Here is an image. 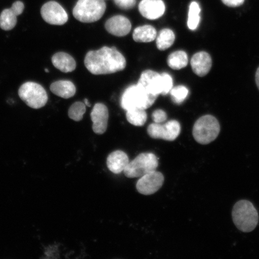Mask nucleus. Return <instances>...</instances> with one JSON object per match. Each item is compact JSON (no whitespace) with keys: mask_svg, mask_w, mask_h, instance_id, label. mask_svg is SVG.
Here are the masks:
<instances>
[{"mask_svg":"<svg viewBox=\"0 0 259 259\" xmlns=\"http://www.w3.org/2000/svg\"><path fill=\"white\" fill-rule=\"evenodd\" d=\"M84 63L89 72L96 75L114 73L124 70L126 66L124 57L114 47H105L89 52Z\"/></svg>","mask_w":259,"mask_h":259,"instance_id":"obj_1","label":"nucleus"},{"mask_svg":"<svg viewBox=\"0 0 259 259\" xmlns=\"http://www.w3.org/2000/svg\"><path fill=\"white\" fill-rule=\"evenodd\" d=\"M232 219L239 231L251 232L258 225V212L251 202L242 200L235 203L232 210Z\"/></svg>","mask_w":259,"mask_h":259,"instance_id":"obj_2","label":"nucleus"},{"mask_svg":"<svg viewBox=\"0 0 259 259\" xmlns=\"http://www.w3.org/2000/svg\"><path fill=\"white\" fill-rule=\"evenodd\" d=\"M157 97L149 93L143 87L138 83L130 86L124 91L121 99V105L125 111L145 110L154 104Z\"/></svg>","mask_w":259,"mask_h":259,"instance_id":"obj_3","label":"nucleus"},{"mask_svg":"<svg viewBox=\"0 0 259 259\" xmlns=\"http://www.w3.org/2000/svg\"><path fill=\"white\" fill-rule=\"evenodd\" d=\"M149 93L155 96L166 95L173 88V79L170 74H159L148 70L142 72L138 83Z\"/></svg>","mask_w":259,"mask_h":259,"instance_id":"obj_4","label":"nucleus"},{"mask_svg":"<svg viewBox=\"0 0 259 259\" xmlns=\"http://www.w3.org/2000/svg\"><path fill=\"white\" fill-rule=\"evenodd\" d=\"M105 0H78L73 10L74 17L83 23L99 21L104 15Z\"/></svg>","mask_w":259,"mask_h":259,"instance_id":"obj_5","label":"nucleus"},{"mask_svg":"<svg viewBox=\"0 0 259 259\" xmlns=\"http://www.w3.org/2000/svg\"><path fill=\"white\" fill-rule=\"evenodd\" d=\"M220 132V123L214 116L204 115L194 123L193 136L200 144L206 145L215 141Z\"/></svg>","mask_w":259,"mask_h":259,"instance_id":"obj_6","label":"nucleus"},{"mask_svg":"<svg viewBox=\"0 0 259 259\" xmlns=\"http://www.w3.org/2000/svg\"><path fill=\"white\" fill-rule=\"evenodd\" d=\"M158 166V160L156 155L152 153H143L130 161L123 172L129 178H141L151 171L156 170Z\"/></svg>","mask_w":259,"mask_h":259,"instance_id":"obj_7","label":"nucleus"},{"mask_svg":"<svg viewBox=\"0 0 259 259\" xmlns=\"http://www.w3.org/2000/svg\"><path fill=\"white\" fill-rule=\"evenodd\" d=\"M21 100L29 107L33 109H40L47 104L48 97L44 87L33 82H25L18 91Z\"/></svg>","mask_w":259,"mask_h":259,"instance_id":"obj_8","label":"nucleus"},{"mask_svg":"<svg viewBox=\"0 0 259 259\" xmlns=\"http://www.w3.org/2000/svg\"><path fill=\"white\" fill-rule=\"evenodd\" d=\"M147 132L151 138L174 141L179 137L181 125L176 120H171L164 124L154 122L148 126Z\"/></svg>","mask_w":259,"mask_h":259,"instance_id":"obj_9","label":"nucleus"},{"mask_svg":"<svg viewBox=\"0 0 259 259\" xmlns=\"http://www.w3.org/2000/svg\"><path fill=\"white\" fill-rule=\"evenodd\" d=\"M164 181V176L160 171H151L139 178L137 184V189L139 193L144 195H151L161 189Z\"/></svg>","mask_w":259,"mask_h":259,"instance_id":"obj_10","label":"nucleus"},{"mask_svg":"<svg viewBox=\"0 0 259 259\" xmlns=\"http://www.w3.org/2000/svg\"><path fill=\"white\" fill-rule=\"evenodd\" d=\"M42 18L51 25H62L68 21V15L64 8L56 2H49L41 9Z\"/></svg>","mask_w":259,"mask_h":259,"instance_id":"obj_11","label":"nucleus"},{"mask_svg":"<svg viewBox=\"0 0 259 259\" xmlns=\"http://www.w3.org/2000/svg\"><path fill=\"white\" fill-rule=\"evenodd\" d=\"M93 121V130L97 135L105 134L108 128L109 111L108 108L103 103H97L91 113Z\"/></svg>","mask_w":259,"mask_h":259,"instance_id":"obj_12","label":"nucleus"},{"mask_svg":"<svg viewBox=\"0 0 259 259\" xmlns=\"http://www.w3.org/2000/svg\"><path fill=\"white\" fill-rule=\"evenodd\" d=\"M24 8V3L17 1L12 5L11 9H5L0 15V28L5 31L15 28L17 23V16L22 14Z\"/></svg>","mask_w":259,"mask_h":259,"instance_id":"obj_13","label":"nucleus"},{"mask_svg":"<svg viewBox=\"0 0 259 259\" xmlns=\"http://www.w3.org/2000/svg\"><path fill=\"white\" fill-rule=\"evenodd\" d=\"M139 11L144 18L155 20L164 14V3L162 0H142L139 3Z\"/></svg>","mask_w":259,"mask_h":259,"instance_id":"obj_14","label":"nucleus"},{"mask_svg":"<svg viewBox=\"0 0 259 259\" xmlns=\"http://www.w3.org/2000/svg\"><path fill=\"white\" fill-rule=\"evenodd\" d=\"M106 30L115 36L123 37L131 30L132 24L129 19L121 15L113 16L105 24Z\"/></svg>","mask_w":259,"mask_h":259,"instance_id":"obj_15","label":"nucleus"},{"mask_svg":"<svg viewBox=\"0 0 259 259\" xmlns=\"http://www.w3.org/2000/svg\"><path fill=\"white\" fill-rule=\"evenodd\" d=\"M191 66L194 73L197 76H205L211 69V57L206 52H199L193 56L191 60Z\"/></svg>","mask_w":259,"mask_h":259,"instance_id":"obj_16","label":"nucleus"},{"mask_svg":"<svg viewBox=\"0 0 259 259\" xmlns=\"http://www.w3.org/2000/svg\"><path fill=\"white\" fill-rule=\"evenodd\" d=\"M129 162L128 155L125 152L116 150L108 155L106 164L112 173L119 174L124 171Z\"/></svg>","mask_w":259,"mask_h":259,"instance_id":"obj_17","label":"nucleus"},{"mask_svg":"<svg viewBox=\"0 0 259 259\" xmlns=\"http://www.w3.org/2000/svg\"><path fill=\"white\" fill-rule=\"evenodd\" d=\"M52 63L55 67L64 73L72 72L75 70L76 63L74 58L69 54L58 53L52 58Z\"/></svg>","mask_w":259,"mask_h":259,"instance_id":"obj_18","label":"nucleus"},{"mask_svg":"<svg viewBox=\"0 0 259 259\" xmlns=\"http://www.w3.org/2000/svg\"><path fill=\"white\" fill-rule=\"evenodd\" d=\"M50 90L54 93L63 99H69L75 95L76 89L74 84L69 80H58L51 84Z\"/></svg>","mask_w":259,"mask_h":259,"instance_id":"obj_19","label":"nucleus"},{"mask_svg":"<svg viewBox=\"0 0 259 259\" xmlns=\"http://www.w3.org/2000/svg\"><path fill=\"white\" fill-rule=\"evenodd\" d=\"M135 41L139 43H148L157 37V31L151 25H144L135 29L133 34Z\"/></svg>","mask_w":259,"mask_h":259,"instance_id":"obj_20","label":"nucleus"},{"mask_svg":"<svg viewBox=\"0 0 259 259\" xmlns=\"http://www.w3.org/2000/svg\"><path fill=\"white\" fill-rule=\"evenodd\" d=\"M175 39L176 35L173 31L168 28L163 29L160 31L157 37V47L160 51L166 50L172 46Z\"/></svg>","mask_w":259,"mask_h":259,"instance_id":"obj_21","label":"nucleus"},{"mask_svg":"<svg viewBox=\"0 0 259 259\" xmlns=\"http://www.w3.org/2000/svg\"><path fill=\"white\" fill-rule=\"evenodd\" d=\"M167 64L171 69L180 70L188 64V56L185 52L178 51L171 53L167 58Z\"/></svg>","mask_w":259,"mask_h":259,"instance_id":"obj_22","label":"nucleus"},{"mask_svg":"<svg viewBox=\"0 0 259 259\" xmlns=\"http://www.w3.org/2000/svg\"><path fill=\"white\" fill-rule=\"evenodd\" d=\"M126 118L132 125L141 127L147 120V114L145 110L131 109L127 111Z\"/></svg>","mask_w":259,"mask_h":259,"instance_id":"obj_23","label":"nucleus"},{"mask_svg":"<svg viewBox=\"0 0 259 259\" xmlns=\"http://www.w3.org/2000/svg\"><path fill=\"white\" fill-rule=\"evenodd\" d=\"M201 11L200 6L196 2L191 3L189 7V17H188L187 25L191 30H195L200 23V13Z\"/></svg>","mask_w":259,"mask_h":259,"instance_id":"obj_24","label":"nucleus"},{"mask_svg":"<svg viewBox=\"0 0 259 259\" xmlns=\"http://www.w3.org/2000/svg\"><path fill=\"white\" fill-rule=\"evenodd\" d=\"M86 112L85 103L77 102L70 106L68 112L69 118L75 121L82 120L84 113Z\"/></svg>","mask_w":259,"mask_h":259,"instance_id":"obj_25","label":"nucleus"},{"mask_svg":"<svg viewBox=\"0 0 259 259\" xmlns=\"http://www.w3.org/2000/svg\"><path fill=\"white\" fill-rule=\"evenodd\" d=\"M170 93L173 102L177 105H180L189 95V90L185 86L179 85L171 89Z\"/></svg>","mask_w":259,"mask_h":259,"instance_id":"obj_26","label":"nucleus"},{"mask_svg":"<svg viewBox=\"0 0 259 259\" xmlns=\"http://www.w3.org/2000/svg\"><path fill=\"white\" fill-rule=\"evenodd\" d=\"M115 5L118 8L123 10H128L134 8L137 3L136 0H113Z\"/></svg>","mask_w":259,"mask_h":259,"instance_id":"obj_27","label":"nucleus"},{"mask_svg":"<svg viewBox=\"0 0 259 259\" xmlns=\"http://www.w3.org/2000/svg\"><path fill=\"white\" fill-rule=\"evenodd\" d=\"M152 118H153L155 123L161 124V123L166 120L167 116L166 113L163 111V110L157 109L153 113Z\"/></svg>","mask_w":259,"mask_h":259,"instance_id":"obj_28","label":"nucleus"},{"mask_svg":"<svg viewBox=\"0 0 259 259\" xmlns=\"http://www.w3.org/2000/svg\"><path fill=\"white\" fill-rule=\"evenodd\" d=\"M227 6L231 8H236L241 6L244 3L245 0H222Z\"/></svg>","mask_w":259,"mask_h":259,"instance_id":"obj_29","label":"nucleus"},{"mask_svg":"<svg viewBox=\"0 0 259 259\" xmlns=\"http://www.w3.org/2000/svg\"><path fill=\"white\" fill-rule=\"evenodd\" d=\"M255 82H256L257 88L259 90V67L255 73Z\"/></svg>","mask_w":259,"mask_h":259,"instance_id":"obj_30","label":"nucleus"},{"mask_svg":"<svg viewBox=\"0 0 259 259\" xmlns=\"http://www.w3.org/2000/svg\"><path fill=\"white\" fill-rule=\"evenodd\" d=\"M84 102H85V105L87 106H89V107H90L91 106V105H90V103H89V100H87V99H85V100H84Z\"/></svg>","mask_w":259,"mask_h":259,"instance_id":"obj_31","label":"nucleus"},{"mask_svg":"<svg viewBox=\"0 0 259 259\" xmlns=\"http://www.w3.org/2000/svg\"><path fill=\"white\" fill-rule=\"evenodd\" d=\"M45 72H46L47 73H49V70L48 69H45Z\"/></svg>","mask_w":259,"mask_h":259,"instance_id":"obj_32","label":"nucleus"}]
</instances>
